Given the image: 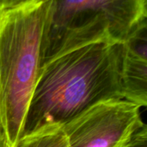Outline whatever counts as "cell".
Wrapping results in <instances>:
<instances>
[{"label":"cell","instance_id":"1","mask_svg":"<svg viewBox=\"0 0 147 147\" xmlns=\"http://www.w3.org/2000/svg\"><path fill=\"white\" fill-rule=\"evenodd\" d=\"M122 55L123 42L102 39L65 49L45 62L21 138L61 127L102 101L124 99Z\"/></svg>","mask_w":147,"mask_h":147},{"label":"cell","instance_id":"2","mask_svg":"<svg viewBox=\"0 0 147 147\" xmlns=\"http://www.w3.org/2000/svg\"><path fill=\"white\" fill-rule=\"evenodd\" d=\"M52 7L53 0H32L0 11V124L11 147L43 64Z\"/></svg>","mask_w":147,"mask_h":147},{"label":"cell","instance_id":"3","mask_svg":"<svg viewBox=\"0 0 147 147\" xmlns=\"http://www.w3.org/2000/svg\"><path fill=\"white\" fill-rule=\"evenodd\" d=\"M146 18L147 0H53L43 63L61 51L98 40L123 42Z\"/></svg>","mask_w":147,"mask_h":147},{"label":"cell","instance_id":"4","mask_svg":"<svg viewBox=\"0 0 147 147\" xmlns=\"http://www.w3.org/2000/svg\"><path fill=\"white\" fill-rule=\"evenodd\" d=\"M140 108L126 99L105 101L60 128L71 147H121L144 124Z\"/></svg>","mask_w":147,"mask_h":147},{"label":"cell","instance_id":"5","mask_svg":"<svg viewBox=\"0 0 147 147\" xmlns=\"http://www.w3.org/2000/svg\"><path fill=\"white\" fill-rule=\"evenodd\" d=\"M121 81L124 99L140 107L147 105V58L132 53L123 45Z\"/></svg>","mask_w":147,"mask_h":147},{"label":"cell","instance_id":"6","mask_svg":"<svg viewBox=\"0 0 147 147\" xmlns=\"http://www.w3.org/2000/svg\"><path fill=\"white\" fill-rule=\"evenodd\" d=\"M13 147H71L60 127L21 138Z\"/></svg>","mask_w":147,"mask_h":147},{"label":"cell","instance_id":"7","mask_svg":"<svg viewBox=\"0 0 147 147\" xmlns=\"http://www.w3.org/2000/svg\"><path fill=\"white\" fill-rule=\"evenodd\" d=\"M121 147H147V127L143 124Z\"/></svg>","mask_w":147,"mask_h":147},{"label":"cell","instance_id":"8","mask_svg":"<svg viewBox=\"0 0 147 147\" xmlns=\"http://www.w3.org/2000/svg\"><path fill=\"white\" fill-rule=\"evenodd\" d=\"M32 0H0V11L20 6Z\"/></svg>","mask_w":147,"mask_h":147},{"label":"cell","instance_id":"9","mask_svg":"<svg viewBox=\"0 0 147 147\" xmlns=\"http://www.w3.org/2000/svg\"><path fill=\"white\" fill-rule=\"evenodd\" d=\"M0 147H11L1 124H0Z\"/></svg>","mask_w":147,"mask_h":147}]
</instances>
